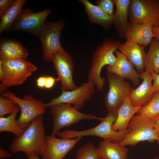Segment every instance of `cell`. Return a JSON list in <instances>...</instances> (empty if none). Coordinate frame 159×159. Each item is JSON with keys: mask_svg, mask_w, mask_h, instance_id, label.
<instances>
[{"mask_svg": "<svg viewBox=\"0 0 159 159\" xmlns=\"http://www.w3.org/2000/svg\"><path fill=\"white\" fill-rule=\"evenodd\" d=\"M46 136L43 117L40 115L33 119L23 133L13 140L9 149L13 153L23 152L27 156L33 154L39 155Z\"/></svg>", "mask_w": 159, "mask_h": 159, "instance_id": "obj_1", "label": "cell"}, {"mask_svg": "<svg viewBox=\"0 0 159 159\" xmlns=\"http://www.w3.org/2000/svg\"><path fill=\"white\" fill-rule=\"evenodd\" d=\"M117 116V111H108L106 117L97 126L87 130L82 131L66 130L59 131L56 134L60 138L72 139L87 136H93L101 138L103 140L120 143L129 132L127 129L122 131H115L112 128V125L115 121Z\"/></svg>", "mask_w": 159, "mask_h": 159, "instance_id": "obj_2", "label": "cell"}, {"mask_svg": "<svg viewBox=\"0 0 159 159\" xmlns=\"http://www.w3.org/2000/svg\"><path fill=\"white\" fill-rule=\"evenodd\" d=\"M120 44L117 40L107 39L98 47L93 54L88 79L95 83L99 91L103 90L106 81L105 77L101 76L102 69L104 66L111 65L115 62L117 57L114 53Z\"/></svg>", "mask_w": 159, "mask_h": 159, "instance_id": "obj_3", "label": "cell"}, {"mask_svg": "<svg viewBox=\"0 0 159 159\" xmlns=\"http://www.w3.org/2000/svg\"><path fill=\"white\" fill-rule=\"evenodd\" d=\"M4 74L3 81L0 84V93L2 94L12 86L21 85L25 82L37 67L24 59H0Z\"/></svg>", "mask_w": 159, "mask_h": 159, "instance_id": "obj_4", "label": "cell"}, {"mask_svg": "<svg viewBox=\"0 0 159 159\" xmlns=\"http://www.w3.org/2000/svg\"><path fill=\"white\" fill-rule=\"evenodd\" d=\"M50 114L53 117V129L51 135L55 136L62 128L83 120H96L102 121L104 118L80 112L72 105L59 103L50 106Z\"/></svg>", "mask_w": 159, "mask_h": 159, "instance_id": "obj_5", "label": "cell"}, {"mask_svg": "<svg viewBox=\"0 0 159 159\" xmlns=\"http://www.w3.org/2000/svg\"><path fill=\"white\" fill-rule=\"evenodd\" d=\"M129 132L119 143L122 146H133L138 143L147 141L150 143L158 139L155 132L152 119L142 114L134 116L128 126Z\"/></svg>", "mask_w": 159, "mask_h": 159, "instance_id": "obj_6", "label": "cell"}, {"mask_svg": "<svg viewBox=\"0 0 159 159\" xmlns=\"http://www.w3.org/2000/svg\"><path fill=\"white\" fill-rule=\"evenodd\" d=\"M1 95L11 99L19 107L21 113L17 121L24 130L33 119L42 115L45 112L46 107L43 102L32 95H25L21 99L16 96L13 92L6 91Z\"/></svg>", "mask_w": 159, "mask_h": 159, "instance_id": "obj_7", "label": "cell"}, {"mask_svg": "<svg viewBox=\"0 0 159 159\" xmlns=\"http://www.w3.org/2000/svg\"><path fill=\"white\" fill-rule=\"evenodd\" d=\"M64 26L62 20L54 22L47 20L40 32L38 37L42 43L43 59L51 62L52 55L55 53L64 50L61 45V32Z\"/></svg>", "mask_w": 159, "mask_h": 159, "instance_id": "obj_8", "label": "cell"}, {"mask_svg": "<svg viewBox=\"0 0 159 159\" xmlns=\"http://www.w3.org/2000/svg\"><path fill=\"white\" fill-rule=\"evenodd\" d=\"M128 19L131 22L159 27V0H131Z\"/></svg>", "mask_w": 159, "mask_h": 159, "instance_id": "obj_9", "label": "cell"}, {"mask_svg": "<svg viewBox=\"0 0 159 159\" xmlns=\"http://www.w3.org/2000/svg\"><path fill=\"white\" fill-rule=\"evenodd\" d=\"M52 62L57 75V81H59L62 91L74 90L78 87L73 79L74 65L70 55L64 50L57 52L52 56Z\"/></svg>", "mask_w": 159, "mask_h": 159, "instance_id": "obj_10", "label": "cell"}, {"mask_svg": "<svg viewBox=\"0 0 159 159\" xmlns=\"http://www.w3.org/2000/svg\"><path fill=\"white\" fill-rule=\"evenodd\" d=\"M51 10L47 9L34 12L29 9H23L10 30L28 32L38 36Z\"/></svg>", "mask_w": 159, "mask_h": 159, "instance_id": "obj_11", "label": "cell"}, {"mask_svg": "<svg viewBox=\"0 0 159 159\" xmlns=\"http://www.w3.org/2000/svg\"><path fill=\"white\" fill-rule=\"evenodd\" d=\"M107 77L109 89L105 98V106L107 111H117L125 98L129 96L131 86L115 74L107 72Z\"/></svg>", "mask_w": 159, "mask_h": 159, "instance_id": "obj_12", "label": "cell"}, {"mask_svg": "<svg viewBox=\"0 0 159 159\" xmlns=\"http://www.w3.org/2000/svg\"><path fill=\"white\" fill-rule=\"evenodd\" d=\"M95 87L94 82L88 80L74 90L62 91L60 95L50 102L44 103V106L46 108L56 104L66 103L72 105L75 108L79 110L86 101L90 100L94 93Z\"/></svg>", "mask_w": 159, "mask_h": 159, "instance_id": "obj_13", "label": "cell"}, {"mask_svg": "<svg viewBox=\"0 0 159 159\" xmlns=\"http://www.w3.org/2000/svg\"><path fill=\"white\" fill-rule=\"evenodd\" d=\"M55 136H46L39 154L41 159H63L82 138H58Z\"/></svg>", "mask_w": 159, "mask_h": 159, "instance_id": "obj_14", "label": "cell"}, {"mask_svg": "<svg viewBox=\"0 0 159 159\" xmlns=\"http://www.w3.org/2000/svg\"><path fill=\"white\" fill-rule=\"evenodd\" d=\"M121 44L117 49L120 50L135 67L140 74L145 71L146 53L143 47L135 43L129 38Z\"/></svg>", "mask_w": 159, "mask_h": 159, "instance_id": "obj_15", "label": "cell"}, {"mask_svg": "<svg viewBox=\"0 0 159 159\" xmlns=\"http://www.w3.org/2000/svg\"><path fill=\"white\" fill-rule=\"evenodd\" d=\"M142 83L137 88L133 87L129 96L132 105L135 107H142L146 105L152 98L155 92L152 82L151 75L144 72L140 74Z\"/></svg>", "mask_w": 159, "mask_h": 159, "instance_id": "obj_16", "label": "cell"}, {"mask_svg": "<svg viewBox=\"0 0 159 159\" xmlns=\"http://www.w3.org/2000/svg\"><path fill=\"white\" fill-rule=\"evenodd\" d=\"M115 53L117 57L116 61L113 65L107 66V72L117 74L123 79H129L134 85H138L140 74L121 52L117 50Z\"/></svg>", "mask_w": 159, "mask_h": 159, "instance_id": "obj_17", "label": "cell"}, {"mask_svg": "<svg viewBox=\"0 0 159 159\" xmlns=\"http://www.w3.org/2000/svg\"><path fill=\"white\" fill-rule=\"evenodd\" d=\"M153 26L148 23H140L129 21L127 26L125 37L129 38L143 47L150 44L154 38Z\"/></svg>", "mask_w": 159, "mask_h": 159, "instance_id": "obj_18", "label": "cell"}, {"mask_svg": "<svg viewBox=\"0 0 159 159\" xmlns=\"http://www.w3.org/2000/svg\"><path fill=\"white\" fill-rule=\"evenodd\" d=\"M28 55L26 48L20 42L15 40L3 38L0 43V59H25Z\"/></svg>", "mask_w": 159, "mask_h": 159, "instance_id": "obj_19", "label": "cell"}, {"mask_svg": "<svg viewBox=\"0 0 159 159\" xmlns=\"http://www.w3.org/2000/svg\"><path fill=\"white\" fill-rule=\"evenodd\" d=\"M141 107H134L132 104L129 96L127 97L117 110V116L112 125L113 130L115 131H122L127 130L131 119Z\"/></svg>", "mask_w": 159, "mask_h": 159, "instance_id": "obj_20", "label": "cell"}, {"mask_svg": "<svg viewBox=\"0 0 159 159\" xmlns=\"http://www.w3.org/2000/svg\"><path fill=\"white\" fill-rule=\"evenodd\" d=\"M116 11L112 15L113 23L119 37H125L129 23V9L131 0H114Z\"/></svg>", "mask_w": 159, "mask_h": 159, "instance_id": "obj_21", "label": "cell"}, {"mask_svg": "<svg viewBox=\"0 0 159 159\" xmlns=\"http://www.w3.org/2000/svg\"><path fill=\"white\" fill-rule=\"evenodd\" d=\"M80 1L84 6L88 18L91 23L101 25L106 29L111 27L113 24L112 15L106 14L99 6L92 4L88 0Z\"/></svg>", "mask_w": 159, "mask_h": 159, "instance_id": "obj_22", "label": "cell"}, {"mask_svg": "<svg viewBox=\"0 0 159 159\" xmlns=\"http://www.w3.org/2000/svg\"><path fill=\"white\" fill-rule=\"evenodd\" d=\"M97 148L102 159H127L129 150L119 143L103 140L100 142Z\"/></svg>", "mask_w": 159, "mask_h": 159, "instance_id": "obj_23", "label": "cell"}, {"mask_svg": "<svg viewBox=\"0 0 159 159\" xmlns=\"http://www.w3.org/2000/svg\"><path fill=\"white\" fill-rule=\"evenodd\" d=\"M145 62V72L152 75L159 73V40L153 38L150 43Z\"/></svg>", "mask_w": 159, "mask_h": 159, "instance_id": "obj_24", "label": "cell"}, {"mask_svg": "<svg viewBox=\"0 0 159 159\" xmlns=\"http://www.w3.org/2000/svg\"><path fill=\"white\" fill-rule=\"evenodd\" d=\"M26 2V0H15L11 6L0 18V34L10 30Z\"/></svg>", "mask_w": 159, "mask_h": 159, "instance_id": "obj_25", "label": "cell"}, {"mask_svg": "<svg viewBox=\"0 0 159 159\" xmlns=\"http://www.w3.org/2000/svg\"><path fill=\"white\" fill-rule=\"evenodd\" d=\"M20 111L18 105L15 110L6 117H0V132H9L13 133L16 137L20 136L24 131L16 120L17 113Z\"/></svg>", "mask_w": 159, "mask_h": 159, "instance_id": "obj_26", "label": "cell"}, {"mask_svg": "<svg viewBox=\"0 0 159 159\" xmlns=\"http://www.w3.org/2000/svg\"><path fill=\"white\" fill-rule=\"evenodd\" d=\"M137 114L144 115L152 119L159 114V91H155L149 102L145 105L141 107Z\"/></svg>", "mask_w": 159, "mask_h": 159, "instance_id": "obj_27", "label": "cell"}, {"mask_svg": "<svg viewBox=\"0 0 159 159\" xmlns=\"http://www.w3.org/2000/svg\"><path fill=\"white\" fill-rule=\"evenodd\" d=\"M76 159H102L97 148L92 143H86L80 148L75 156Z\"/></svg>", "mask_w": 159, "mask_h": 159, "instance_id": "obj_28", "label": "cell"}, {"mask_svg": "<svg viewBox=\"0 0 159 159\" xmlns=\"http://www.w3.org/2000/svg\"><path fill=\"white\" fill-rule=\"evenodd\" d=\"M18 105L13 100L1 95L0 96V117L10 115L16 110Z\"/></svg>", "mask_w": 159, "mask_h": 159, "instance_id": "obj_29", "label": "cell"}, {"mask_svg": "<svg viewBox=\"0 0 159 159\" xmlns=\"http://www.w3.org/2000/svg\"><path fill=\"white\" fill-rule=\"evenodd\" d=\"M97 2V5L106 14L111 16L114 14V0H99Z\"/></svg>", "mask_w": 159, "mask_h": 159, "instance_id": "obj_30", "label": "cell"}, {"mask_svg": "<svg viewBox=\"0 0 159 159\" xmlns=\"http://www.w3.org/2000/svg\"><path fill=\"white\" fill-rule=\"evenodd\" d=\"M15 1L14 0H0V18L10 8Z\"/></svg>", "mask_w": 159, "mask_h": 159, "instance_id": "obj_31", "label": "cell"}, {"mask_svg": "<svg viewBox=\"0 0 159 159\" xmlns=\"http://www.w3.org/2000/svg\"><path fill=\"white\" fill-rule=\"evenodd\" d=\"M154 124L155 132L158 138L159 142V114L152 119Z\"/></svg>", "mask_w": 159, "mask_h": 159, "instance_id": "obj_32", "label": "cell"}, {"mask_svg": "<svg viewBox=\"0 0 159 159\" xmlns=\"http://www.w3.org/2000/svg\"><path fill=\"white\" fill-rule=\"evenodd\" d=\"M56 79L52 76H46L45 88L49 89L52 88L54 85Z\"/></svg>", "mask_w": 159, "mask_h": 159, "instance_id": "obj_33", "label": "cell"}, {"mask_svg": "<svg viewBox=\"0 0 159 159\" xmlns=\"http://www.w3.org/2000/svg\"><path fill=\"white\" fill-rule=\"evenodd\" d=\"M153 81V87L155 91L159 90V73L151 75Z\"/></svg>", "mask_w": 159, "mask_h": 159, "instance_id": "obj_34", "label": "cell"}, {"mask_svg": "<svg viewBox=\"0 0 159 159\" xmlns=\"http://www.w3.org/2000/svg\"><path fill=\"white\" fill-rule=\"evenodd\" d=\"M46 76H41L36 80L37 86L39 88L45 87Z\"/></svg>", "mask_w": 159, "mask_h": 159, "instance_id": "obj_35", "label": "cell"}, {"mask_svg": "<svg viewBox=\"0 0 159 159\" xmlns=\"http://www.w3.org/2000/svg\"><path fill=\"white\" fill-rule=\"evenodd\" d=\"M12 155L9 152L0 148V158L2 159L11 157Z\"/></svg>", "mask_w": 159, "mask_h": 159, "instance_id": "obj_36", "label": "cell"}, {"mask_svg": "<svg viewBox=\"0 0 159 159\" xmlns=\"http://www.w3.org/2000/svg\"><path fill=\"white\" fill-rule=\"evenodd\" d=\"M152 32L154 38L159 40V27L153 26Z\"/></svg>", "mask_w": 159, "mask_h": 159, "instance_id": "obj_37", "label": "cell"}, {"mask_svg": "<svg viewBox=\"0 0 159 159\" xmlns=\"http://www.w3.org/2000/svg\"><path fill=\"white\" fill-rule=\"evenodd\" d=\"M39 155L33 154L27 156L28 159H41L39 157Z\"/></svg>", "mask_w": 159, "mask_h": 159, "instance_id": "obj_38", "label": "cell"}, {"mask_svg": "<svg viewBox=\"0 0 159 159\" xmlns=\"http://www.w3.org/2000/svg\"><path fill=\"white\" fill-rule=\"evenodd\" d=\"M148 159H159V157H154L152 158H149Z\"/></svg>", "mask_w": 159, "mask_h": 159, "instance_id": "obj_39", "label": "cell"}, {"mask_svg": "<svg viewBox=\"0 0 159 159\" xmlns=\"http://www.w3.org/2000/svg\"></svg>", "mask_w": 159, "mask_h": 159, "instance_id": "obj_40", "label": "cell"}]
</instances>
